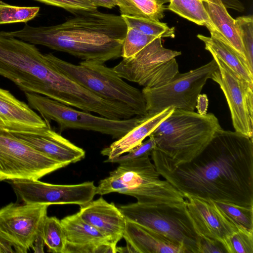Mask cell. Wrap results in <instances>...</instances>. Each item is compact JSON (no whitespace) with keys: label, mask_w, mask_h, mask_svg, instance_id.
Instances as JSON below:
<instances>
[{"label":"cell","mask_w":253,"mask_h":253,"mask_svg":"<svg viewBox=\"0 0 253 253\" xmlns=\"http://www.w3.org/2000/svg\"><path fill=\"white\" fill-rule=\"evenodd\" d=\"M150 157L160 175L184 198L253 206V138L221 128L190 162L174 165L156 147Z\"/></svg>","instance_id":"obj_1"},{"label":"cell","mask_w":253,"mask_h":253,"mask_svg":"<svg viewBox=\"0 0 253 253\" xmlns=\"http://www.w3.org/2000/svg\"><path fill=\"white\" fill-rule=\"evenodd\" d=\"M55 25L33 27L6 34L33 44L68 53L83 61L104 64L122 56L126 25L121 15L97 9L78 11Z\"/></svg>","instance_id":"obj_2"},{"label":"cell","mask_w":253,"mask_h":253,"mask_svg":"<svg viewBox=\"0 0 253 253\" xmlns=\"http://www.w3.org/2000/svg\"><path fill=\"white\" fill-rule=\"evenodd\" d=\"M221 127L212 113L200 114L174 108L149 135L156 148L174 165L190 162L206 147Z\"/></svg>","instance_id":"obj_3"},{"label":"cell","mask_w":253,"mask_h":253,"mask_svg":"<svg viewBox=\"0 0 253 253\" xmlns=\"http://www.w3.org/2000/svg\"><path fill=\"white\" fill-rule=\"evenodd\" d=\"M113 192L133 197L142 204L178 203L185 200L170 183L161 179L149 155L119 164L96 187V194Z\"/></svg>","instance_id":"obj_4"},{"label":"cell","mask_w":253,"mask_h":253,"mask_svg":"<svg viewBox=\"0 0 253 253\" xmlns=\"http://www.w3.org/2000/svg\"><path fill=\"white\" fill-rule=\"evenodd\" d=\"M46 59L58 70L96 95L119 102L132 110L136 116L148 115L141 90L127 83L103 63L82 61L75 64L53 54H44Z\"/></svg>","instance_id":"obj_5"},{"label":"cell","mask_w":253,"mask_h":253,"mask_svg":"<svg viewBox=\"0 0 253 253\" xmlns=\"http://www.w3.org/2000/svg\"><path fill=\"white\" fill-rule=\"evenodd\" d=\"M118 208L126 219L161 234L186 253H198L200 237L188 212L186 200L156 204L136 202Z\"/></svg>","instance_id":"obj_6"},{"label":"cell","mask_w":253,"mask_h":253,"mask_svg":"<svg viewBox=\"0 0 253 253\" xmlns=\"http://www.w3.org/2000/svg\"><path fill=\"white\" fill-rule=\"evenodd\" d=\"M28 105L45 121L55 122L60 131L67 129L90 130L119 139L136 126L144 116L114 120L79 111L42 95L25 92Z\"/></svg>","instance_id":"obj_7"},{"label":"cell","mask_w":253,"mask_h":253,"mask_svg":"<svg viewBox=\"0 0 253 253\" xmlns=\"http://www.w3.org/2000/svg\"><path fill=\"white\" fill-rule=\"evenodd\" d=\"M157 37L132 57L123 58L113 67L122 78L146 88L169 82L179 72L175 57L180 51L165 48Z\"/></svg>","instance_id":"obj_8"},{"label":"cell","mask_w":253,"mask_h":253,"mask_svg":"<svg viewBox=\"0 0 253 253\" xmlns=\"http://www.w3.org/2000/svg\"><path fill=\"white\" fill-rule=\"evenodd\" d=\"M218 68L212 59L208 63L184 73H177L166 84L141 90L148 115L158 113L169 107L194 111L197 100L208 79Z\"/></svg>","instance_id":"obj_9"},{"label":"cell","mask_w":253,"mask_h":253,"mask_svg":"<svg viewBox=\"0 0 253 253\" xmlns=\"http://www.w3.org/2000/svg\"><path fill=\"white\" fill-rule=\"evenodd\" d=\"M66 167L31 147L13 134L0 130V181L39 180Z\"/></svg>","instance_id":"obj_10"},{"label":"cell","mask_w":253,"mask_h":253,"mask_svg":"<svg viewBox=\"0 0 253 253\" xmlns=\"http://www.w3.org/2000/svg\"><path fill=\"white\" fill-rule=\"evenodd\" d=\"M45 204L10 203L0 209V239L15 253H27L42 232L48 206Z\"/></svg>","instance_id":"obj_11"},{"label":"cell","mask_w":253,"mask_h":253,"mask_svg":"<svg viewBox=\"0 0 253 253\" xmlns=\"http://www.w3.org/2000/svg\"><path fill=\"white\" fill-rule=\"evenodd\" d=\"M218 68L211 79L220 86L226 99L235 131L249 138L253 136V84L234 72L212 55Z\"/></svg>","instance_id":"obj_12"},{"label":"cell","mask_w":253,"mask_h":253,"mask_svg":"<svg viewBox=\"0 0 253 253\" xmlns=\"http://www.w3.org/2000/svg\"><path fill=\"white\" fill-rule=\"evenodd\" d=\"M17 197L25 204H77L80 206L93 200L96 186L92 181L78 184L57 185L39 180L11 181Z\"/></svg>","instance_id":"obj_13"},{"label":"cell","mask_w":253,"mask_h":253,"mask_svg":"<svg viewBox=\"0 0 253 253\" xmlns=\"http://www.w3.org/2000/svg\"><path fill=\"white\" fill-rule=\"evenodd\" d=\"M188 212L200 237L212 239L223 246L237 231V227L219 210L212 200L185 196Z\"/></svg>","instance_id":"obj_14"},{"label":"cell","mask_w":253,"mask_h":253,"mask_svg":"<svg viewBox=\"0 0 253 253\" xmlns=\"http://www.w3.org/2000/svg\"><path fill=\"white\" fill-rule=\"evenodd\" d=\"M50 126L25 102L0 87V130L11 133L40 134Z\"/></svg>","instance_id":"obj_15"},{"label":"cell","mask_w":253,"mask_h":253,"mask_svg":"<svg viewBox=\"0 0 253 253\" xmlns=\"http://www.w3.org/2000/svg\"><path fill=\"white\" fill-rule=\"evenodd\" d=\"M81 217L117 245L123 238L126 219L118 207L102 197L80 206Z\"/></svg>","instance_id":"obj_16"},{"label":"cell","mask_w":253,"mask_h":253,"mask_svg":"<svg viewBox=\"0 0 253 253\" xmlns=\"http://www.w3.org/2000/svg\"><path fill=\"white\" fill-rule=\"evenodd\" d=\"M22 141L48 157L66 166L78 162L85 152L49 126L40 134L12 133Z\"/></svg>","instance_id":"obj_17"},{"label":"cell","mask_w":253,"mask_h":253,"mask_svg":"<svg viewBox=\"0 0 253 253\" xmlns=\"http://www.w3.org/2000/svg\"><path fill=\"white\" fill-rule=\"evenodd\" d=\"M126 219L124 238L129 253H186L185 250L165 236Z\"/></svg>","instance_id":"obj_18"},{"label":"cell","mask_w":253,"mask_h":253,"mask_svg":"<svg viewBox=\"0 0 253 253\" xmlns=\"http://www.w3.org/2000/svg\"><path fill=\"white\" fill-rule=\"evenodd\" d=\"M174 109V107H169L158 113L145 116L136 126L110 146L103 149L101 154L107 156V159H112L129 152L141 144Z\"/></svg>","instance_id":"obj_19"},{"label":"cell","mask_w":253,"mask_h":253,"mask_svg":"<svg viewBox=\"0 0 253 253\" xmlns=\"http://www.w3.org/2000/svg\"><path fill=\"white\" fill-rule=\"evenodd\" d=\"M202 1L210 20L215 29L220 34L224 41L241 57L250 69L235 19L229 14L221 0Z\"/></svg>","instance_id":"obj_20"},{"label":"cell","mask_w":253,"mask_h":253,"mask_svg":"<svg viewBox=\"0 0 253 253\" xmlns=\"http://www.w3.org/2000/svg\"><path fill=\"white\" fill-rule=\"evenodd\" d=\"M210 33V37L201 34L197 36L204 43L205 49L245 80L253 84V73L241 57L224 41L215 29L211 31Z\"/></svg>","instance_id":"obj_21"},{"label":"cell","mask_w":253,"mask_h":253,"mask_svg":"<svg viewBox=\"0 0 253 253\" xmlns=\"http://www.w3.org/2000/svg\"><path fill=\"white\" fill-rule=\"evenodd\" d=\"M60 221L68 243L84 245L111 243L98 230L84 221L78 212L64 217Z\"/></svg>","instance_id":"obj_22"},{"label":"cell","mask_w":253,"mask_h":253,"mask_svg":"<svg viewBox=\"0 0 253 253\" xmlns=\"http://www.w3.org/2000/svg\"><path fill=\"white\" fill-rule=\"evenodd\" d=\"M121 15L142 17L160 21L166 7L158 0H113Z\"/></svg>","instance_id":"obj_23"},{"label":"cell","mask_w":253,"mask_h":253,"mask_svg":"<svg viewBox=\"0 0 253 253\" xmlns=\"http://www.w3.org/2000/svg\"><path fill=\"white\" fill-rule=\"evenodd\" d=\"M168 9L194 23L206 26L210 32L215 30L202 0H169Z\"/></svg>","instance_id":"obj_24"},{"label":"cell","mask_w":253,"mask_h":253,"mask_svg":"<svg viewBox=\"0 0 253 253\" xmlns=\"http://www.w3.org/2000/svg\"><path fill=\"white\" fill-rule=\"evenodd\" d=\"M126 26L147 36L159 38L175 37L174 28H170L165 23L148 18L121 15Z\"/></svg>","instance_id":"obj_25"},{"label":"cell","mask_w":253,"mask_h":253,"mask_svg":"<svg viewBox=\"0 0 253 253\" xmlns=\"http://www.w3.org/2000/svg\"><path fill=\"white\" fill-rule=\"evenodd\" d=\"M42 234L49 252L64 253L67 240L60 220L55 216H47L42 225Z\"/></svg>","instance_id":"obj_26"},{"label":"cell","mask_w":253,"mask_h":253,"mask_svg":"<svg viewBox=\"0 0 253 253\" xmlns=\"http://www.w3.org/2000/svg\"><path fill=\"white\" fill-rule=\"evenodd\" d=\"M213 201L224 215L237 228L241 227L253 231V206H243L231 203Z\"/></svg>","instance_id":"obj_27"},{"label":"cell","mask_w":253,"mask_h":253,"mask_svg":"<svg viewBox=\"0 0 253 253\" xmlns=\"http://www.w3.org/2000/svg\"><path fill=\"white\" fill-rule=\"evenodd\" d=\"M40 9L38 6H18L0 3V25L27 22L34 18Z\"/></svg>","instance_id":"obj_28"},{"label":"cell","mask_w":253,"mask_h":253,"mask_svg":"<svg viewBox=\"0 0 253 253\" xmlns=\"http://www.w3.org/2000/svg\"><path fill=\"white\" fill-rule=\"evenodd\" d=\"M239 34L244 47L247 61L253 73V18L243 16L235 19Z\"/></svg>","instance_id":"obj_29"},{"label":"cell","mask_w":253,"mask_h":253,"mask_svg":"<svg viewBox=\"0 0 253 253\" xmlns=\"http://www.w3.org/2000/svg\"><path fill=\"white\" fill-rule=\"evenodd\" d=\"M157 37L147 36L127 27L122 49L123 58L133 56Z\"/></svg>","instance_id":"obj_30"},{"label":"cell","mask_w":253,"mask_h":253,"mask_svg":"<svg viewBox=\"0 0 253 253\" xmlns=\"http://www.w3.org/2000/svg\"><path fill=\"white\" fill-rule=\"evenodd\" d=\"M224 247L226 253H253V231L238 227Z\"/></svg>","instance_id":"obj_31"},{"label":"cell","mask_w":253,"mask_h":253,"mask_svg":"<svg viewBox=\"0 0 253 253\" xmlns=\"http://www.w3.org/2000/svg\"><path fill=\"white\" fill-rule=\"evenodd\" d=\"M156 147L155 141L153 137L149 136V139L143 141L141 144L134 148L129 152L112 159H107L104 162L117 163L119 164L125 163L140 158L143 156H150L153 150Z\"/></svg>","instance_id":"obj_32"},{"label":"cell","mask_w":253,"mask_h":253,"mask_svg":"<svg viewBox=\"0 0 253 253\" xmlns=\"http://www.w3.org/2000/svg\"><path fill=\"white\" fill-rule=\"evenodd\" d=\"M116 253L117 247L110 242L84 245L66 243L64 253Z\"/></svg>","instance_id":"obj_33"},{"label":"cell","mask_w":253,"mask_h":253,"mask_svg":"<svg viewBox=\"0 0 253 253\" xmlns=\"http://www.w3.org/2000/svg\"><path fill=\"white\" fill-rule=\"evenodd\" d=\"M35 0L65 9L72 13L78 11L94 10L98 8L90 0Z\"/></svg>","instance_id":"obj_34"},{"label":"cell","mask_w":253,"mask_h":253,"mask_svg":"<svg viewBox=\"0 0 253 253\" xmlns=\"http://www.w3.org/2000/svg\"><path fill=\"white\" fill-rule=\"evenodd\" d=\"M198 253H226L223 244L215 240L200 237Z\"/></svg>","instance_id":"obj_35"},{"label":"cell","mask_w":253,"mask_h":253,"mask_svg":"<svg viewBox=\"0 0 253 253\" xmlns=\"http://www.w3.org/2000/svg\"><path fill=\"white\" fill-rule=\"evenodd\" d=\"M208 104V100L207 95L200 94L197 98L196 108H197L198 113L206 114Z\"/></svg>","instance_id":"obj_36"},{"label":"cell","mask_w":253,"mask_h":253,"mask_svg":"<svg viewBox=\"0 0 253 253\" xmlns=\"http://www.w3.org/2000/svg\"><path fill=\"white\" fill-rule=\"evenodd\" d=\"M221 1L226 8H232L240 12L244 10V6L240 0H221Z\"/></svg>","instance_id":"obj_37"},{"label":"cell","mask_w":253,"mask_h":253,"mask_svg":"<svg viewBox=\"0 0 253 253\" xmlns=\"http://www.w3.org/2000/svg\"><path fill=\"white\" fill-rule=\"evenodd\" d=\"M44 242L42 232L37 236L33 244L32 248L35 253H43Z\"/></svg>","instance_id":"obj_38"},{"label":"cell","mask_w":253,"mask_h":253,"mask_svg":"<svg viewBox=\"0 0 253 253\" xmlns=\"http://www.w3.org/2000/svg\"><path fill=\"white\" fill-rule=\"evenodd\" d=\"M97 7H103L107 8H113L116 6L113 0H90Z\"/></svg>","instance_id":"obj_39"},{"label":"cell","mask_w":253,"mask_h":253,"mask_svg":"<svg viewBox=\"0 0 253 253\" xmlns=\"http://www.w3.org/2000/svg\"><path fill=\"white\" fill-rule=\"evenodd\" d=\"M15 253L9 244L0 239V253Z\"/></svg>","instance_id":"obj_40"},{"label":"cell","mask_w":253,"mask_h":253,"mask_svg":"<svg viewBox=\"0 0 253 253\" xmlns=\"http://www.w3.org/2000/svg\"><path fill=\"white\" fill-rule=\"evenodd\" d=\"M162 2L163 4L168 3L169 2V0H158Z\"/></svg>","instance_id":"obj_41"}]
</instances>
